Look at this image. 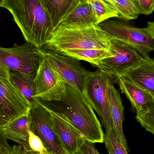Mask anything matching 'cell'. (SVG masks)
Returning <instances> with one entry per match:
<instances>
[{"mask_svg": "<svg viewBox=\"0 0 154 154\" xmlns=\"http://www.w3.org/2000/svg\"><path fill=\"white\" fill-rule=\"evenodd\" d=\"M2 8L11 13L26 43L43 48L54 30L41 0H6Z\"/></svg>", "mask_w": 154, "mask_h": 154, "instance_id": "obj_1", "label": "cell"}, {"mask_svg": "<svg viewBox=\"0 0 154 154\" xmlns=\"http://www.w3.org/2000/svg\"><path fill=\"white\" fill-rule=\"evenodd\" d=\"M66 107L60 112L86 141L103 143L104 133L100 121L90 103L79 90L66 85L61 100Z\"/></svg>", "mask_w": 154, "mask_h": 154, "instance_id": "obj_2", "label": "cell"}, {"mask_svg": "<svg viewBox=\"0 0 154 154\" xmlns=\"http://www.w3.org/2000/svg\"><path fill=\"white\" fill-rule=\"evenodd\" d=\"M112 40L99 25L80 28H66L59 25L41 49L57 53L73 49H98L110 51Z\"/></svg>", "mask_w": 154, "mask_h": 154, "instance_id": "obj_3", "label": "cell"}, {"mask_svg": "<svg viewBox=\"0 0 154 154\" xmlns=\"http://www.w3.org/2000/svg\"><path fill=\"white\" fill-rule=\"evenodd\" d=\"M111 83L109 76L99 69L88 71L82 92L98 113L105 131L112 128L108 98V88Z\"/></svg>", "mask_w": 154, "mask_h": 154, "instance_id": "obj_4", "label": "cell"}, {"mask_svg": "<svg viewBox=\"0 0 154 154\" xmlns=\"http://www.w3.org/2000/svg\"><path fill=\"white\" fill-rule=\"evenodd\" d=\"M112 40H118L132 48L143 57L154 50V38L145 28L135 27L125 21L108 20L99 24Z\"/></svg>", "mask_w": 154, "mask_h": 154, "instance_id": "obj_5", "label": "cell"}, {"mask_svg": "<svg viewBox=\"0 0 154 154\" xmlns=\"http://www.w3.org/2000/svg\"><path fill=\"white\" fill-rule=\"evenodd\" d=\"M110 51L112 57L101 60L97 67L110 78H119L140 65L144 58L137 51L118 40L111 41Z\"/></svg>", "mask_w": 154, "mask_h": 154, "instance_id": "obj_6", "label": "cell"}, {"mask_svg": "<svg viewBox=\"0 0 154 154\" xmlns=\"http://www.w3.org/2000/svg\"><path fill=\"white\" fill-rule=\"evenodd\" d=\"M40 58L38 49L27 43L10 48L0 47V64L10 71L36 75Z\"/></svg>", "mask_w": 154, "mask_h": 154, "instance_id": "obj_7", "label": "cell"}, {"mask_svg": "<svg viewBox=\"0 0 154 154\" xmlns=\"http://www.w3.org/2000/svg\"><path fill=\"white\" fill-rule=\"evenodd\" d=\"M38 52L66 84L82 92L88 71L81 65L80 61L45 49H38Z\"/></svg>", "mask_w": 154, "mask_h": 154, "instance_id": "obj_8", "label": "cell"}, {"mask_svg": "<svg viewBox=\"0 0 154 154\" xmlns=\"http://www.w3.org/2000/svg\"><path fill=\"white\" fill-rule=\"evenodd\" d=\"M30 130L38 136L51 154H68L61 146L53 128L48 107L40 100L31 104Z\"/></svg>", "mask_w": 154, "mask_h": 154, "instance_id": "obj_9", "label": "cell"}, {"mask_svg": "<svg viewBox=\"0 0 154 154\" xmlns=\"http://www.w3.org/2000/svg\"><path fill=\"white\" fill-rule=\"evenodd\" d=\"M35 83L36 89V98L40 100L61 101L65 92L66 84L54 72L41 54Z\"/></svg>", "mask_w": 154, "mask_h": 154, "instance_id": "obj_10", "label": "cell"}, {"mask_svg": "<svg viewBox=\"0 0 154 154\" xmlns=\"http://www.w3.org/2000/svg\"><path fill=\"white\" fill-rule=\"evenodd\" d=\"M53 128L59 143L68 154H74L85 141L84 137L61 112L48 107Z\"/></svg>", "mask_w": 154, "mask_h": 154, "instance_id": "obj_11", "label": "cell"}, {"mask_svg": "<svg viewBox=\"0 0 154 154\" xmlns=\"http://www.w3.org/2000/svg\"><path fill=\"white\" fill-rule=\"evenodd\" d=\"M0 100L8 121L28 113L31 107L30 103L9 79H0Z\"/></svg>", "mask_w": 154, "mask_h": 154, "instance_id": "obj_12", "label": "cell"}, {"mask_svg": "<svg viewBox=\"0 0 154 154\" xmlns=\"http://www.w3.org/2000/svg\"><path fill=\"white\" fill-rule=\"evenodd\" d=\"M108 98L112 130L123 148L128 151L129 149L122 128V123L125 120L124 108L119 92L112 83L108 88Z\"/></svg>", "mask_w": 154, "mask_h": 154, "instance_id": "obj_13", "label": "cell"}, {"mask_svg": "<svg viewBox=\"0 0 154 154\" xmlns=\"http://www.w3.org/2000/svg\"><path fill=\"white\" fill-rule=\"evenodd\" d=\"M1 128L7 139L18 143L27 151L31 150L28 143L30 130L29 112L9 121Z\"/></svg>", "mask_w": 154, "mask_h": 154, "instance_id": "obj_14", "label": "cell"}, {"mask_svg": "<svg viewBox=\"0 0 154 154\" xmlns=\"http://www.w3.org/2000/svg\"><path fill=\"white\" fill-rule=\"evenodd\" d=\"M143 63L127 72L122 77L154 95V60L149 56L144 57Z\"/></svg>", "mask_w": 154, "mask_h": 154, "instance_id": "obj_15", "label": "cell"}, {"mask_svg": "<svg viewBox=\"0 0 154 154\" xmlns=\"http://www.w3.org/2000/svg\"><path fill=\"white\" fill-rule=\"evenodd\" d=\"M60 25L66 28H80L98 25L88 0H80L76 8Z\"/></svg>", "mask_w": 154, "mask_h": 154, "instance_id": "obj_16", "label": "cell"}, {"mask_svg": "<svg viewBox=\"0 0 154 154\" xmlns=\"http://www.w3.org/2000/svg\"><path fill=\"white\" fill-rule=\"evenodd\" d=\"M118 79L122 92L125 94L136 112L154 103V95L151 93L137 86L124 77Z\"/></svg>", "mask_w": 154, "mask_h": 154, "instance_id": "obj_17", "label": "cell"}, {"mask_svg": "<svg viewBox=\"0 0 154 154\" xmlns=\"http://www.w3.org/2000/svg\"><path fill=\"white\" fill-rule=\"evenodd\" d=\"M46 11L54 31L76 8L80 0H41Z\"/></svg>", "mask_w": 154, "mask_h": 154, "instance_id": "obj_18", "label": "cell"}, {"mask_svg": "<svg viewBox=\"0 0 154 154\" xmlns=\"http://www.w3.org/2000/svg\"><path fill=\"white\" fill-rule=\"evenodd\" d=\"M35 75L10 71V81L20 91L31 104L40 100L36 98V89L35 83Z\"/></svg>", "mask_w": 154, "mask_h": 154, "instance_id": "obj_19", "label": "cell"}, {"mask_svg": "<svg viewBox=\"0 0 154 154\" xmlns=\"http://www.w3.org/2000/svg\"><path fill=\"white\" fill-rule=\"evenodd\" d=\"M58 54L78 61H86L96 67L101 60L112 57L109 51L98 49H73L63 51Z\"/></svg>", "mask_w": 154, "mask_h": 154, "instance_id": "obj_20", "label": "cell"}, {"mask_svg": "<svg viewBox=\"0 0 154 154\" xmlns=\"http://www.w3.org/2000/svg\"><path fill=\"white\" fill-rule=\"evenodd\" d=\"M118 12L117 18L123 21L137 19L141 15L136 0H106Z\"/></svg>", "mask_w": 154, "mask_h": 154, "instance_id": "obj_21", "label": "cell"}, {"mask_svg": "<svg viewBox=\"0 0 154 154\" xmlns=\"http://www.w3.org/2000/svg\"><path fill=\"white\" fill-rule=\"evenodd\" d=\"M97 25L112 18H118L117 11L106 0H88Z\"/></svg>", "mask_w": 154, "mask_h": 154, "instance_id": "obj_22", "label": "cell"}, {"mask_svg": "<svg viewBox=\"0 0 154 154\" xmlns=\"http://www.w3.org/2000/svg\"><path fill=\"white\" fill-rule=\"evenodd\" d=\"M136 119L147 131L154 134V103L137 112Z\"/></svg>", "mask_w": 154, "mask_h": 154, "instance_id": "obj_23", "label": "cell"}, {"mask_svg": "<svg viewBox=\"0 0 154 154\" xmlns=\"http://www.w3.org/2000/svg\"><path fill=\"white\" fill-rule=\"evenodd\" d=\"M103 142L109 154H128L121 144L112 128L105 131Z\"/></svg>", "mask_w": 154, "mask_h": 154, "instance_id": "obj_24", "label": "cell"}, {"mask_svg": "<svg viewBox=\"0 0 154 154\" xmlns=\"http://www.w3.org/2000/svg\"><path fill=\"white\" fill-rule=\"evenodd\" d=\"M28 143L31 151L39 154H51L45 146L41 139L31 130L29 132Z\"/></svg>", "mask_w": 154, "mask_h": 154, "instance_id": "obj_25", "label": "cell"}, {"mask_svg": "<svg viewBox=\"0 0 154 154\" xmlns=\"http://www.w3.org/2000/svg\"><path fill=\"white\" fill-rule=\"evenodd\" d=\"M139 7L141 15H151L154 10V0H136Z\"/></svg>", "mask_w": 154, "mask_h": 154, "instance_id": "obj_26", "label": "cell"}, {"mask_svg": "<svg viewBox=\"0 0 154 154\" xmlns=\"http://www.w3.org/2000/svg\"><path fill=\"white\" fill-rule=\"evenodd\" d=\"M81 154H100L95 148L93 143L85 140L79 148Z\"/></svg>", "mask_w": 154, "mask_h": 154, "instance_id": "obj_27", "label": "cell"}, {"mask_svg": "<svg viewBox=\"0 0 154 154\" xmlns=\"http://www.w3.org/2000/svg\"><path fill=\"white\" fill-rule=\"evenodd\" d=\"M11 149V146L8 143V139L0 127V150L4 154H8Z\"/></svg>", "mask_w": 154, "mask_h": 154, "instance_id": "obj_28", "label": "cell"}, {"mask_svg": "<svg viewBox=\"0 0 154 154\" xmlns=\"http://www.w3.org/2000/svg\"><path fill=\"white\" fill-rule=\"evenodd\" d=\"M30 151L24 149L20 145H14L11 147V149L8 154H30Z\"/></svg>", "mask_w": 154, "mask_h": 154, "instance_id": "obj_29", "label": "cell"}, {"mask_svg": "<svg viewBox=\"0 0 154 154\" xmlns=\"http://www.w3.org/2000/svg\"><path fill=\"white\" fill-rule=\"evenodd\" d=\"M8 121V120L4 107L0 100V127L2 128Z\"/></svg>", "mask_w": 154, "mask_h": 154, "instance_id": "obj_30", "label": "cell"}, {"mask_svg": "<svg viewBox=\"0 0 154 154\" xmlns=\"http://www.w3.org/2000/svg\"><path fill=\"white\" fill-rule=\"evenodd\" d=\"M10 71L8 67L0 64V79H9Z\"/></svg>", "mask_w": 154, "mask_h": 154, "instance_id": "obj_31", "label": "cell"}, {"mask_svg": "<svg viewBox=\"0 0 154 154\" xmlns=\"http://www.w3.org/2000/svg\"><path fill=\"white\" fill-rule=\"evenodd\" d=\"M147 31L151 37L154 38V23L153 22H148L147 26L146 28Z\"/></svg>", "mask_w": 154, "mask_h": 154, "instance_id": "obj_32", "label": "cell"}, {"mask_svg": "<svg viewBox=\"0 0 154 154\" xmlns=\"http://www.w3.org/2000/svg\"><path fill=\"white\" fill-rule=\"evenodd\" d=\"M5 1L6 0H0V8L3 7V5H4V3H5Z\"/></svg>", "mask_w": 154, "mask_h": 154, "instance_id": "obj_33", "label": "cell"}, {"mask_svg": "<svg viewBox=\"0 0 154 154\" xmlns=\"http://www.w3.org/2000/svg\"><path fill=\"white\" fill-rule=\"evenodd\" d=\"M30 154H39L38 153H36V152H34L33 151H30Z\"/></svg>", "mask_w": 154, "mask_h": 154, "instance_id": "obj_34", "label": "cell"}, {"mask_svg": "<svg viewBox=\"0 0 154 154\" xmlns=\"http://www.w3.org/2000/svg\"><path fill=\"white\" fill-rule=\"evenodd\" d=\"M74 154H81V153H80V152H79V151H77V152H75V153H74Z\"/></svg>", "mask_w": 154, "mask_h": 154, "instance_id": "obj_35", "label": "cell"}, {"mask_svg": "<svg viewBox=\"0 0 154 154\" xmlns=\"http://www.w3.org/2000/svg\"><path fill=\"white\" fill-rule=\"evenodd\" d=\"M0 154H4L1 150H0Z\"/></svg>", "mask_w": 154, "mask_h": 154, "instance_id": "obj_36", "label": "cell"}]
</instances>
